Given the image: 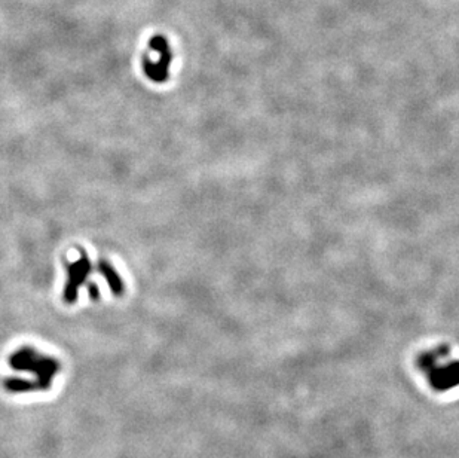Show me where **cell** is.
Returning a JSON list of instances; mask_svg holds the SVG:
<instances>
[{"instance_id": "obj_1", "label": "cell", "mask_w": 459, "mask_h": 458, "mask_svg": "<svg viewBox=\"0 0 459 458\" xmlns=\"http://www.w3.org/2000/svg\"><path fill=\"white\" fill-rule=\"evenodd\" d=\"M150 50L159 54L157 63H147L144 61V70L150 79L155 82H164L168 78V67L171 63V51L168 47V42L164 36H155L150 39Z\"/></svg>"}]
</instances>
